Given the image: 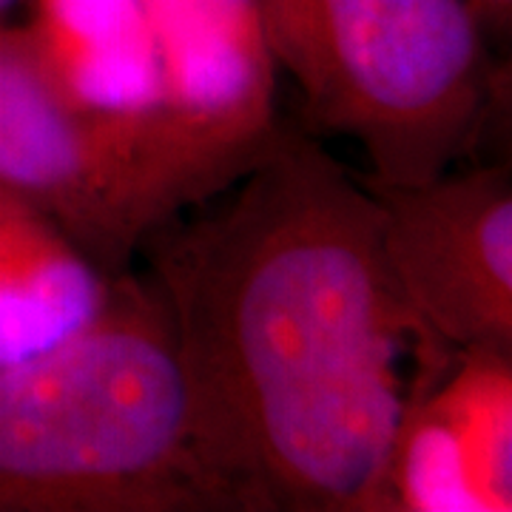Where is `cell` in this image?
<instances>
[{
    "instance_id": "3",
    "label": "cell",
    "mask_w": 512,
    "mask_h": 512,
    "mask_svg": "<svg viewBox=\"0 0 512 512\" xmlns=\"http://www.w3.org/2000/svg\"><path fill=\"white\" fill-rule=\"evenodd\" d=\"M305 120L350 137L373 185H419L476 146L495 94L470 0H259Z\"/></svg>"
},
{
    "instance_id": "7",
    "label": "cell",
    "mask_w": 512,
    "mask_h": 512,
    "mask_svg": "<svg viewBox=\"0 0 512 512\" xmlns=\"http://www.w3.org/2000/svg\"><path fill=\"white\" fill-rule=\"evenodd\" d=\"M379 512L512 510V348H416Z\"/></svg>"
},
{
    "instance_id": "9",
    "label": "cell",
    "mask_w": 512,
    "mask_h": 512,
    "mask_svg": "<svg viewBox=\"0 0 512 512\" xmlns=\"http://www.w3.org/2000/svg\"><path fill=\"white\" fill-rule=\"evenodd\" d=\"M109 285L52 214L0 183V365L66 339L97 313Z\"/></svg>"
},
{
    "instance_id": "6",
    "label": "cell",
    "mask_w": 512,
    "mask_h": 512,
    "mask_svg": "<svg viewBox=\"0 0 512 512\" xmlns=\"http://www.w3.org/2000/svg\"><path fill=\"white\" fill-rule=\"evenodd\" d=\"M160 134L200 202L245 174L279 134L276 60L259 0H146Z\"/></svg>"
},
{
    "instance_id": "2",
    "label": "cell",
    "mask_w": 512,
    "mask_h": 512,
    "mask_svg": "<svg viewBox=\"0 0 512 512\" xmlns=\"http://www.w3.org/2000/svg\"><path fill=\"white\" fill-rule=\"evenodd\" d=\"M222 512L160 293L111 276L89 322L0 365V512Z\"/></svg>"
},
{
    "instance_id": "4",
    "label": "cell",
    "mask_w": 512,
    "mask_h": 512,
    "mask_svg": "<svg viewBox=\"0 0 512 512\" xmlns=\"http://www.w3.org/2000/svg\"><path fill=\"white\" fill-rule=\"evenodd\" d=\"M0 183L52 214L103 274L197 197L154 134L77 109L23 26L0 20Z\"/></svg>"
},
{
    "instance_id": "1",
    "label": "cell",
    "mask_w": 512,
    "mask_h": 512,
    "mask_svg": "<svg viewBox=\"0 0 512 512\" xmlns=\"http://www.w3.org/2000/svg\"><path fill=\"white\" fill-rule=\"evenodd\" d=\"M214 200L143 248L222 512H379L416 339L379 200L285 128Z\"/></svg>"
},
{
    "instance_id": "8",
    "label": "cell",
    "mask_w": 512,
    "mask_h": 512,
    "mask_svg": "<svg viewBox=\"0 0 512 512\" xmlns=\"http://www.w3.org/2000/svg\"><path fill=\"white\" fill-rule=\"evenodd\" d=\"M23 32L40 66L77 109L148 131L165 148L163 74L146 0H29ZM165 154L171 157L168 148Z\"/></svg>"
},
{
    "instance_id": "10",
    "label": "cell",
    "mask_w": 512,
    "mask_h": 512,
    "mask_svg": "<svg viewBox=\"0 0 512 512\" xmlns=\"http://www.w3.org/2000/svg\"><path fill=\"white\" fill-rule=\"evenodd\" d=\"M481 20H490L495 26H507L512 15V0H470Z\"/></svg>"
},
{
    "instance_id": "11",
    "label": "cell",
    "mask_w": 512,
    "mask_h": 512,
    "mask_svg": "<svg viewBox=\"0 0 512 512\" xmlns=\"http://www.w3.org/2000/svg\"><path fill=\"white\" fill-rule=\"evenodd\" d=\"M15 3H18V0H0V20L6 18V12H9V9H12Z\"/></svg>"
},
{
    "instance_id": "5",
    "label": "cell",
    "mask_w": 512,
    "mask_h": 512,
    "mask_svg": "<svg viewBox=\"0 0 512 512\" xmlns=\"http://www.w3.org/2000/svg\"><path fill=\"white\" fill-rule=\"evenodd\" d=\"M365 185L379 200L384 256L413 322V345L512 348L510 168Z\"/></svg>"
}]
</instances>
